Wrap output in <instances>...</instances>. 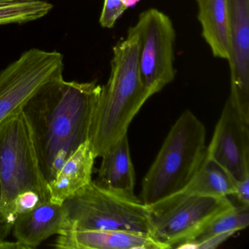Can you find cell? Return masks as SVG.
Listing matches in <instances>:
<instances>
[{
    "label": "cell",
    "mask_w": 249,
    "mask_h": 249,
    "mask_svg": "<svg viewBox=\"0 0 249 249\" xmlns=\"http://www.w3.org/2000/svg\"><path fill=\"white\" fill-rule=\"evenodd\" d=\"M101 89L96 81H66L62 77L46 84L23 108L49 183L67 159L89 140Z\"/></svg>",
    "instance_id": "obj_1"
},
{
    "label": "cell",
    "mask_w": 249,
    "mask_h": 249,
    "mask_svg": "<svg viewBox=\"0 0 249 249\" xmlns=\"http://www.w3.org/2000/svg\"><path fill=\"white\" fill-rule=\"evenodd\" d=\"M108 81L102 86L90 129V145L102 157L122 137L150 98L139 69V33L133 26L113 48Z\"/></svg>",
    "instance_id": "obj_2"
},
{
    "label": "cell",
    "mask_w": 249,
    "mask_h": 249,
    "mask_svg": "<svg viewBox=\"0 0 249 249\" xmlns=\"http://www.w3.org/2000/svg\"><path fill=\"white\" fill-rule=\"evenodd\" d=\"M206 129L189 110L173 125L155 160L142 179L141 200L154 206L189 184L206 155Z\"/></svg>",
    "instance_id": "obj_3"
},
{
    "label": "cell",
    "mask_w": 249,
    "mask_h": 249,
    "mask_svg": "<svg viewBox=\"0 0 249 249\" xmlns=\"http://www.w3.org/2000/svg\"><path fill=\"white\" fill-rule=\"evenodd\" d=\"M33 191L50 200L49 181L40 166L34 137L25 113L0 124V212L14 223L13 205L22 192Z\"/></svg>",
    "instance_id": "obj_4"
},
{
    "label": "cell",
    "mask_w": 249,
    "mask_h": 249,
    "mask_svg": "<svg viewBox=\"0 0 249 249\" xmlns=\"http://www.w3.org/2000/svg\"><path fill=\"white\" fill-rule=\"evenodd\" d=\"M68 230H126L151 234V210L136 196L110 192L97 181L63 203ZM65 231V232H66Z\"/></svg>",
    "instance_id": "obj_5"
},
{
    "label": "cell",
    "mask_w": 249,
    "mask_h": 249,
    "mask_svg": "<svg viewBox=\"0 0 249 249\" xmlns=\"http://www.w3.org/2000/svg\"><path fill=\"white\" fill-rule=\"evenodd\" d=\"M233 206L227 197L178 194L149 207L151 235L167 249L178 247Z\"/></svg>",
    "instance_id": "obj_6"
},
{
    "label": "cell",
    "mask_w": 249,
    "mask_h": 249,
    "mask_svg": "<svg viewBox=\"0 0 249 249\" xmlns=\"http://www.w3.org/2000/svg\"><path fill=\"white\" fill-rule=\"evenodd\" d=\"M63 55L33 49L0 72V124L19 113L43 87L63 77Z\"/></svg>",
    "instance_id": "obj_7"
},
{
    "label": "cell",
    "mask_w": 249,
    "mask_h": 249,
    "mask_svg": "<svg viewBox=\"0 0 249 249\" xmlns=\"http://www.w3.org/2000/svg\"><path fill=\"white\" fill-rule=\"evenodd\" d=\"M135 26L139 33L141 81L152 97L176 78V30L170 17L156 8L141 13Z\"/></svg>",
    "instance_id": "obj_8"
},
{
    "label": "cell",
    "mask_w": 249,
    "mask_h": 249,
    "mask_svg": "<svg viewBox=\"0 0 249 249\" xmlns=\"http://www.w3.org/2000/svg\"><path fill=\"white\" fill-rule=\"evenodd\" d=\"M206 158L224 169L234 181L249 177V124L227 100L215 126Z\"/></svg>",
    "instance_id": "obj_9"
},
{
    "label": "cell",
    "mask_w": 249,
    "mask_h": 249,
    "mask_svg": "<svg viewBox=\"0 0 249 249\" xmlns=\"http://www.w3.org/2000/svg\"><path fill=\"white\" fill-rule=\"evenodd\" d=\"M230 95L228 100L249 124V0H228Z\"/></svg>",
    "instance_id": "obj_10"
},
{
    "label": "cell",
    "mask_w": 249,
    "mask_h": 249,
    "mask_svg": "<svg viewBox=\"0 0 249 249\" xmlns=\"http://www.w3.org/2000/svg\"><path fill=\"white\" fill-rule=\"evenodd\" d=\"M62 249H167L151 234L126 230H70L59 234Z\"/></svg>",
    "instance_id": "obj_11"
},
{
    "label": "cell",
    "mask_w": 249,
    "mask_h": 249,
    "mask_svg": "<svg viewBox=\"0 0 249 249\" xmlns=\"http://www.w3.org/2000/svg\"><path fill=\"white\" fill-rule=\"evenodd\" d=\"M68 230L66 211L63 205L50 200L42 202L28 212L17 215L13 234L26 249H36L54 234Z\"/></svg>",
    "instance_id": "obj_12"
},
{
    "label": "cell",
    "mask_w": 249,
    "mask_h": 249,
    "mask_svg": "<svg viewBox=\"0 0 249 249\" xmlns=\"http://www.w3.org/2000/svg\"><path fill=\"white\" fill-rule=\"evenodd\" d=\"M95 159L89 141L80 145L49 182L51 202L63 205L68 198L87 186L92 180Z\"/></svg>",
    "instance_id": "obj_13"
},
{
    "label": "cell",
    "mask_w": 249,
    "mask_h": 249,
    "mask_svg": "<svg viewBox=\"0 0 249 249\" xmlns=\"http://www.w3.org/2000/svg\"><path fill=\"white\" fill-rule=\"evenodd\" d=\"M96 181L105 189L126 196H135V171L131 159L127 134L101 157Z\"/></svg>",
    "instance_id": "obj_14"
},
{
    "label": "cell",
    "mask_w": 249,
    "mask_h": 249,
    "mask_svg": "<svg viewBox=\"0 0 249 249\" xmlns=\"http://www.w3.org/2000/svg\"><path fill=\"white\" fill-rule=\"evenodd\" d=\"M202 36L213 55L230 59L228 0H196Z\"/></svg>",
    "instance_id": "obj_15"
},
{
    "label": "cell",
    "mask_w": 249,
    "mask_h": 249,
    "mask_svg": "<svg viewBox=\"0 0 249 249\" xmlns=\"http://www.w3.org/2000/svg\"><path fill=\"white\" fill-rule=\"evenodd\" d=\"M234 190L235 181L231 176L219 164L205 157L189 184L178 194L227 197L234 195Z\"/></svg>",
    "instance_id": "obj_16"
},
{
    "label": "cell",
    "mask_w": 249,
    "mask_h": 249,
    "mask_svg": "<svg viewBox=\"0 0 249 249\" xmlns=\"http://www.w3.org/2000/svg\"><path fill=\"white\" fill-rule=\"evenodd\" d=\"M249 224V205H240L233 206L224 211L210 221L202 230H199L189 241L177 248L198 243L213 236L224 233H233L244 230Z\"/></svg>",
    "instance_id": "obj_17"
},
{
    "label": "cell",
    "mask_w": 249,
    "mask_h": 249,
    "mask_svg": "<svg viewBox=\"0 0 249 249\" xmlns=\"http://www.w3.org/2000/svg\"><path fill=\"white\" fill-rule=\"evenodd\" d=\"M53 8L43 0H0V25L36 21L46 17Z\"/></svg>",
    "instance_id": "obj_18"
},
{
    "label": "cell",
    "mask_w": 249,
    "mask_h": 249,
    "mask_svg": "<svg viewBox=\"0 0 249 249\" xmlns=\"http://www.w3.org/2000/svg\"><path fill=\"white\" fill-rule=\"evenodd\" d=\"M128 9L124 0H104L100 24L104 28H113L119 18Z\"/></svg>",
    "instance_id": "obj_19"
},
{
    "label": "cell",
    "mask_w": 249,
    "mask_h": 249,
    "mask_svg": "<svg viewBox=\"0 0 249 249\" xmlns=\"http://www.w3.org/2000/svg\"><path fill=\"white\" fill-rule=\"evenodd\" d=\"M42 202L38 194L33 191H27L19 194L14 200L13 205L14 216L17 218V215L32 211Z\"/></svg>",
    "instance_id": "obj_20"
},
{
    "label": "cell",
    "mask_w": 249,
    "mask_h": 249,
    "mask_svg": "<svg viewBox=\"0 0 249 249\" xmlns=\"http://www.w3.org/2000/svg\"><path fill=\"white\" fill-rule=\"evenodd\" d=\"M233 233H224V234H218V235L213 236L209 238L205 239L198 243L193 244L187 245L184 246L183 249H212L218 247L220 245L228 240Z\"/></svg>",
    "instance_id": "obj_21"
},
{
    "label": "cell",
    "mask_w": 249,
    "mask_h": 249,
    "mask_svg": "<svg viewBox=\"0 0 249 249\" xmlns=\"http://www.w3.org/2000/svg\"><path fill=\"white\" fill-rule=\"evenodd\" d=\"M233 195L240 205H249V177L235 181V190Z\"/></svg>",
    "instance_id": "obj_22"
},
{
    "label": "cell",
    "mask_w": 249,
    "mask_h": 249,
    "mask_svg": "<svg viewBox=\"0 0 249 249\" xmlns=\"http://www.w3.org/2000/svg\"><path fill=\"white\" fill-rule=\"evenodd\" d=\"M14 223L0 212V240H5L12 231Z\"/></svg>",
    "instance_id": "obj_23"
},
{
    "label": "cell",
    "mask_w": 249,
    "mask_h": 249,
    "mask_svg": "<svg viewBox=\"0 0 249 249\" xmlns=\"http://www.w3.org/2000/svg\"><path fill=\"white\" fill-rule=\"evenodd\" d=\"M0 249H26L24 246L16 240L15 242L8 241L6 239L0 240Z\"/></svg>",
    "instance_id": "obj_24"
},
{
    "label": "cell",
    "mask_w": 249,
    "mask_h": 249,
    "mask_svg": "<svg viewBox=\"0 0 249 249\" xmlns=\"http://www.w3.org/2000/svg\"><path fill=\"white\" fill-rule=\"evenodd\" d=\"M0 195H1V192H0Z\"/></svg>",
    "instance_id": "obj_25"
}]
</instances>
